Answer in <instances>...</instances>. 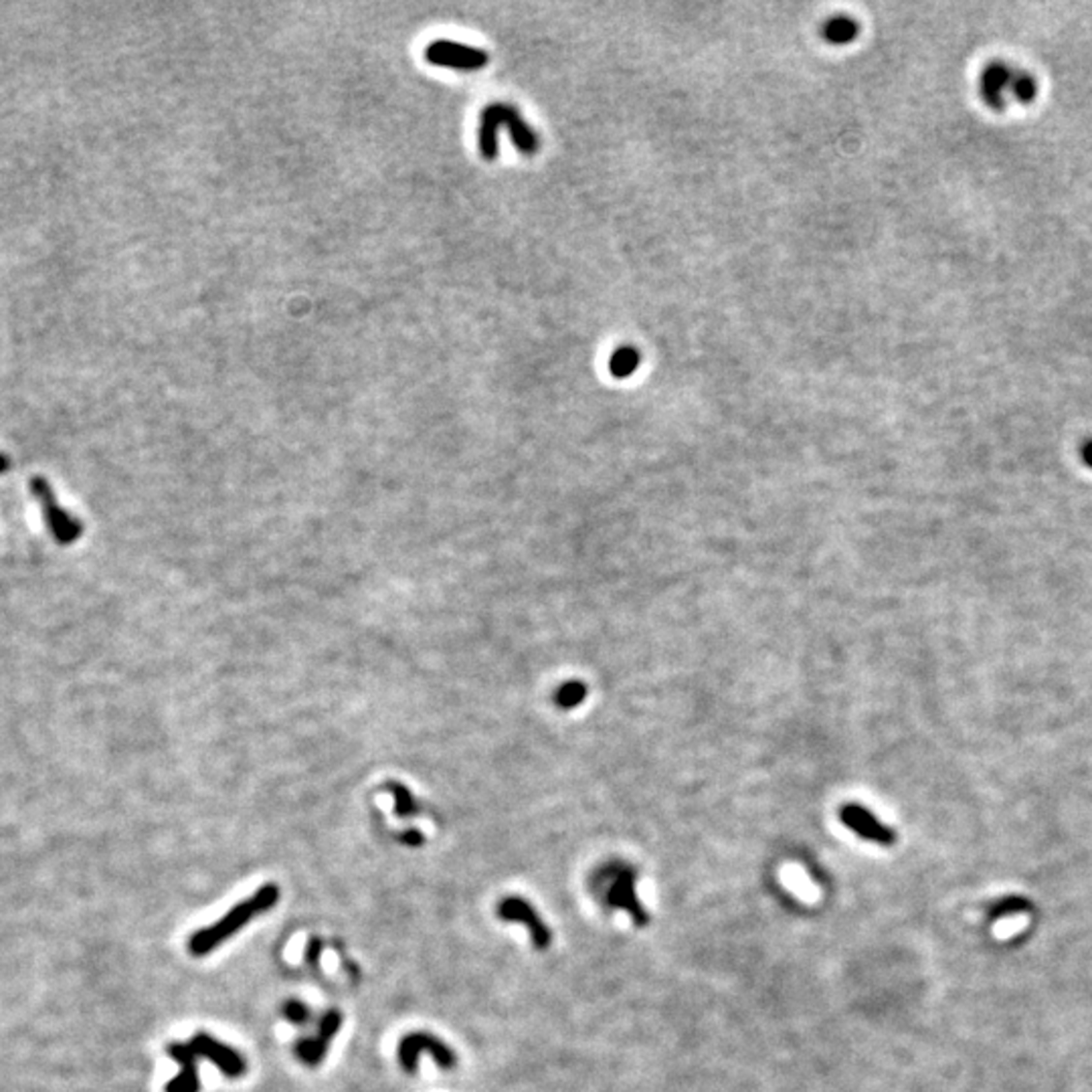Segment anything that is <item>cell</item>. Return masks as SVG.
<instances>
[{"instance_id": "cell-1", "label": "cell", "mask_w": 1092, "mask_h": 1092, "mask_svg": "<svg viewBox=\"0 0 1092 1092\" xmlns=\"http://www.w3.org/2000/svg\"><path fill=\"white\" fill-rule=\"evenodd\" d=\"M280 889L276 884H265L254 895L245 898L243 902L235 904L229 913L215 921L213 925L197 930L189 939V951L195 957H204L213 949L223 945L227 939L233 937L247 923H252L256 917L267 913L273 906L280 902Z\"/></svg>"}, {"instance_id": "cell-2", "label": "cell", "mask_w": 1092, "mask_h": 1092, "mask_svg": "<svg viewBox=\"0 0 1092 1092\" xmlns=\"http://www.w3.org/2000/svg\"><path fill=\"white\" fill-rule=\"evenodd\" d=\"M637 872L622 860H611L599 866L591 878V893L609 910H625L635 926H648L650 915L635 893Z\"/></svg>"}, {"instance_id": "cell-3", "label": "cell", "mask_w": 1092, "mask_h": 1092, "mask_svg": "<svg viewBox=\"0 0 1092 1092\" xmlns=\"http://www.w3.org/2000/svg\"><path fill=\"white\" fill-rule=\"evenodd\" d=\"M421 1054H429L431 1058L436 1060V1064L440 1068H443V1071H451V1068H455V1064H458V1056H455V1052L438 1036L427 1034V1032L407 1034L401 1040L399 1050H397L399 1062H401L403 1071L407 1075L417 1073V1064H419Z\"/></svg>"}, {"instance_id": "cell-4", "label": "cell", "mask_w": 1092, "mask_h": 1092, "mask_svg": "<svg viewBox=\"0 0 1092 1092\" xmlns=\"http://www.w3.org/2000/svg\"><path fill=\"white\" fill-rule=\"evenodd\" d=\"M423 57L431 65L447 67V70H458V72L484 70L490 61V55L484 49L447 39H438L434 43H429L423 51Z\"/></svg>"}, {"instance_id": "cell-5", "label": "cell", "mask_w": 1092, "mask_h": 1092, "mask_svg": "<svg viewBox=\"0 0 1092 1092\" xmlns=\"http://www.w3.org/2000/svg\"><path fill=\"white\" fill-rule=\"evenodd\" d=\"M31 490L37 498V502H39L43 516H45V522H47V527L51 529L55 540L61 542V544L76 542L81 536V525L57 504L51 486L45 482L43 477H35V480L31 482Z\"/></svg>"}, {"instance_id": "cell-6", "label": "cell", "mask_w": 1092, "mask_h": 1092, "mask_svg": "<svg viewBox=\"0 0 1092 1092\" xmlns=\"http://www.w3.org/2000/svg\"><path fill=\"white\" fill-rule=\"evenodd\" d=\"M839 819L841 824H844L850 832H854L858 837L862 839H868L872 844L884 846V848H891L896 844V834L891 826H886L884 822L868 809L860 804H846L841 805L839 809Z\"/></svg>"}, {"instance_id": "cell-7", "label": "cell", "mask_w": 1092, "mask_h": 1092, "mask_svg": "<svg viewBox=\"0 0 1092 1092\" xmlns=\"http://www.w3.org/2000/svg\"><path fill=\"white\" fill-rule=\"evenodd\" d=\"M496 913L502 921L525 925L531 932L532 945L536 949H549L551 947L553 932H551L549 926H546V923L540 919V915L536 913V908L529 900L520 898V896H508L498 904Z\"/></svg>"}, {"instance_id": "cell-8", "label": "cell", "mask_w": 1092, "mask_h": 1092, "mask_svg": "<svg viewBox=\"0 0 1092 1092\" xmlns=\"http://www.w3.org/2000/svg\"><path fill=\"white\" fill-rule=\"evenodd\" d=\"M191 1048L197 1052V1056H202L213 1062L227 1078H239L247 1071L245 1058L235 1048H231V1046L215 1040L211 1034L204 1032L195 1034L191 1040Z\"/></svg>"}, {"instance_id": "cell-9", "label": "cell", "mask_w": 1092, "mask_h": 1092, "mask_svg": "<svg viewBox=\"0 0 1092 1092\" xmlns=\"http://www.w3.org/2000/svg\"><path fill=\"white\" fill-rule=\"evenodd\" d=\"M340 1026H343V1014H340L338 1010L326 1012L324 1017L320 1019V1026H318L316 1036L300 1040L298 1044H295V1056H298L308 1066L320 1064L326 1058L330 1044L336 1038Z\"/></svg>"}, {"instance_id": "cell-10", "label": "cell", "mask_w": 1092, "mask_h": 1092, "mask_svg": "<svg viewBox=\"0 0 1092 1092\" xmlns=\"http://www.w3.org/2000/svg\"><path fill=\"white\" fill-rule=\"evenodd\" d=\"M1012 67L1006 61H991L980 77V94L987 107L993 111L1006 109V91H1010V83L1014 77Z\"/></svg>"}, {"instance_id": "cell-11", "label": "cell", "mask_w": 1092, "mask_h": 1092, "mask_svg": "<svg viewBox=\"0 0 1092 1092\" xmlns=\"http://www.w3.org/2000/svg\"><path fill=\"white\" fill-rule=\"evenodd\" d=\"M168 1056H172L180 1064V1073L167 1084V1092H198V1064L197 1052L191 1048V1044L174 1042L168 1046Z\"/></svg>"}, {"instance_id": "cell-12", "label": "cell", "mask_w": 1092, "mask_h": 1092, "mask_svg": "<svg viewBox=\"0 0 1092 1092\" xmlns=\"http://www.w3.org/2000/svg\"><path fill=\"white\" fill-rule=\"evenodd\" d=\"M502 128V104L496 102L484 107L480 116V128H477V150L486 161H496L500 148H498V134Z\"/></svg>"}, {"instance_id": "cell-13", "label": "cell", "mask_w": 1092, "mask_h": 1092, "mask_svg": "<svg viewBox=\"0 0 1092 1092\" xmlns=\"http://www.w3.org/2000/svg\"><path fill=\"white\" fill-rule=\"evenodd\" d=\"M502 126L508 128L510 136H512V142L516 146L518 152L532 156L538 152V136L532 130V126L522 118V113L510 106V104H502Z\"/></svg>"}, {"instance_id": "cell-14", "label": "cell", "mask_w": 1092, "mask_h": 1092, "mask_svg": "<svg viewBox=\"0 0 1092 1092\" xmlns=\"http://www.w3.org/2000/svg\"><path fill=\"white\" fill-rule=\"evenodd\" d=\"M858 33H860L858 22L850 16L830 18L824 25V31H822L824 39L828 43H834V45H848L858 37Z\"/></svg>"}, {"instance_id": "cell-15", "label": "cell", "mask_w": 1092, "mask_h": 1092, "mask_svg": "<svg viewBox=\"0 0 1092 1092\" xmlns=\"http://www.w3.org/2000/svg\"><path fill=\"white\" fill-rule=\"evenodd\" d=\"M640 364H642L640 352H637L633 347H622L611 354L609 371L616 379H627L637 371Z\"/></svg>"}, {"instance_id": "cell-16", "label": "cell", "mask_w": 1092, "mask_h": 1092, "mask_svg": "<svg viewBox=\"0 0 1092 1092\" xmlns=\"http://www.w3.org/2000/svg\"><path fill=\"white\" fill-rule=\"evenodd\" d=\"M587 686L583 684L581 680H571V682H564L561 688H557L555 692V704L562 711H573L579 709L581 704L587 698Z\"/></svg>"}, {"instance_id": "cell-17", "label": "cell", "mask_w": 1092, "mask_h": 1092, "mask_svg": "<svg viewBox=\"0 0 1092 1092\" xmlns=\"http://www.w3.org/2000/svg\"><path fill=\"white\" fill-rule=\"evenodd\" d=\"M1010 91L1019 104H1023V106L1034 104V100L1038 96V81L1032 74L1016 70L1012 83H1010Z\"/></svg>"}, {"instance_id": "cell-18", "label": "cell", "mask_w": 1092, "mask_h": 1092, "mask_svg": "<svg viewBox=\"0 0 1092 1092\" xmlns=\"http://www.w3.org/2000/svg\"><path fill=\"white\" fill-rule=\"evenodd\" d=\"M1030 910V902L1026 898H1019V896H1008L1004 900L995 902L989 908V919L997 921V919H1004L1010 915H1017V913H1026Z\"/></svg>"}, {"instance_id": "cell-19", "label": "cell", "mask_w": 1092, "mask_h": 1092, "mask_svg": "<svg viewBox=\"0 0 1092 1092\" xmlns=\"http://www.w3.org/2000/svg\"><path fill=\"white\" fill-rule=\"evenodd\" d=\"M282 1016L289 1023H293V1026H306V1023H310V1019H312V1010L304 1004L302 999L291 997L282 1006Z\"/></svg>"}, {"instance_id": "cell-20", "label": "cell", "mask_w": 1092, "mask_h": 1092, "mask_svg": "<svg viewBox=\"0 0 1092 1092\" xmlns=\"http://www.w3.org/2000/svg\"><path fill=\"white\" fill-rule=\"evenodd\" d=\"M393 795H395V804H397V805H395V807H397L395 811H397L399 817H407V815L415 813V800H413V795L409 793L405 787H401V785L393 787Z\"/></svg>"}, {"instance_id": "cell-21", "label": "cell", "mask_w": 1092, "mask_h": 1092, "mask_svg": "<svg viewBox=\"0 0 1092 1092\" xmlns=\"http://www.w3.org/2000/svg\"><path fill=\"white\" fill-rule=\"evenodd\" d=\"M320 951H322V941L318 937H312L310 945H308V963L312 967L318 965V959H320Z\"/></svg>"}, {"instance_id": "cell-22", "label": "cell", "mask_w": 1092, "mask_h": 1092, "mask_svg": "<svg viewBox=\"0 0 1092 1092\" xmlns=\"http://www.w3.org/2000/svg\"><path fill=\"white\" fill-rule=\"evenodd\" d=\"M403 841H405L407 846H415V848H417V846L423 844V835H421V832H417V830H409V832L403 834Z\"/></svg>"}, {"instance_id": "cell-23", "label": "cell", "mask_w": 1092, "mask_h": 1092, "mask_svg": "<svg viewBox=\"0 0 1092 1092\" xmlns=\"http://www.w3.org/2000/svg\"><path fill=\"white\" fill-rule=\"evenodd\" d=\"M1080 458L1082 462L1092 470V440H1086L1080 447Z\"/></svg>"}, {"instance_id": "cell-24", "label": "cell", "mask_w": 1092, "mask_h": 1092, "mask_svg": "<svg viewBox=\"0 0 1092 1092\" xmlns=\"http://www.w3.org/2000/svg\"><path fill=\"white\" fill-rule=\"evenodd\" d=\"M7 468H9V460L5 458V455H3V453H0V473L7 471Z\"/></svg>"}]
</instances>
